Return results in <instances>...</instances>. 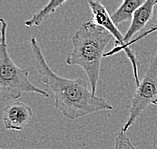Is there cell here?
Masks as SVG:
<instances>
[{
  "mask_svg": "<svg viewBox=\"0 0 157 149\" xmlns=\"http://www.w3.org/2000/svg\"><path fill=\"white\" fill-rule=\"evenodd\" d=\"M29 43L41 82L53 92L55 108L65 117L75 120L95 112L113 110L110 102L104 97L96 96L85 80L61 77L53 72L35 37L30 38Z\"/></svg>",
  "mask_w": 157,
  "mask_h": 149,
  "instance_id": "obj_1",
  "label": "cell"
},
{
  "mask_svg": "<svg viewBox=\"0 0 157 149\" xmlns=\"http://www.w3.org/2000/svg\"><path fill=\"white\" fill-rule=\"evenodd\" d=\"M112 38L105 28L93 21L82 23L71 38L72 51L67 57L66 64L80 66L85 71L93 93L97 89L105 47Z\"/></svg>",
  "mask_w": 157,
  "mask_h": 149,
  "instance_id": "obj_2",
  "label": "cell"
},
{
  "mask_svg": "<svg viewBox=\"0 0 157 149\" xmlns=\"http://www.w3.org/2000/svg\"><path fill=\"white\" fill-rule=\"evenodd\" d=\"M7 22L0 18V96L17 100L23 93H35L49 98L45 90L35 86L29 79V69L19 67L11 58L6 42Z\"/></svg>",
  "mask_w": 157,
  "mask_h": 149,
  "instance_id": "obj_3",
  "label": "cell"
},
{
  "mask_svg": "<svg viewBox=\"0 0 157 149\" xmlns=\"http://www.w3.org/2000/svg\"><path fill=\"white\" fill-rule=\"evenodd\" d=\"M150 105H157V51L151 58L139 85L136 87L129 109V117L122 127V131L127 132L137 118Z\"/></svg>",
  "mask_w": 157,
  "mask_h": 149,
  "instance_id": "obj_4",
  "label": "cell"
},
{
  "mask_svg": "<svg viewBox=\"0 0 157 149\" xmlns=\"http://www.w3.org/2000/svg\"><path fill=\"white\" fill-rule=\"evenodd\" d=\"M87 4L89 6L93 17V22L101 27L105 28L113 38H115V44L114 47L110 51L106 52L104 57H110L114 54H117L118 50L124 46V35L120 32V30L117 28V26L113 23L111 15H109L106 7L101 2L95 1V0H88Z\"/></svg>",
  "mask_w": 157,
  "mask_h": 149,
  "instance_id": "obj_5",
  "label": "cell"
},
{
  "mask_svg": "<svg viewBox=\"0 0 157 149\" xmlns=\"http://www.w3.org/2000/svg\"><path fill=\"white\" fill-rule=\"evenodd\" d=\"M33 116L31 107L25 102L15 101L3 109L2 120L6 130L21 131Z\"/></svg>",
  "mask_w": 157,
  "mask_h": 149,
  "instance_id": "obj_6",
  "label": "cell"
},
{
  "mask_svg": "<svg viewBox=\"0 0 157 149\" xmlns=\"http://www.w3.org/2000/svg\"><path fill=\"white\" fill-rule=\"evenodd\" d=\"M156 5H157V0H146L135 11V13L133 15L131 24H130L127 32L124 35V43H125L124 46L126 44H128L130 41H132V37L134 36V34L141 31L146 26L147 22L149 20H151ZM123 47H121L118 50V52H121V49Z\"/></svg>",
  "mask_w": 157,
  "mask_h": 149,
  "instance_id": "obj_7",
  "label": "cell"
},
{
  "mask_svg": "<svg viewBox=\"0 0 157 149\" xmlns=\"http://www.w3.org/2000/svg\"><path fill=\"white\" fill-rule=\"evenodd\" d=\"M145 1H142V0H124L119 8H117L115 12L111 15V19H112L113 23L117 26L126 21H132L135 11Z\"/></svg>",
  "mask_w": 157,
  "mask_h": 149,
  "instance_id": "obj_8",
  "label": "cell"
},
{
  "mask_svg": "<svg viewBox=\"0 0 157 149\" xmlns=\"http://www.w3.org/2000/svg\"><path fill=\"white\" fill-rule=\"evenodd\" d=\"M66 1L62 0V1H58V0H52L47 3L46 6H44L41 10L32 15V17L25 21V26L27 27H35V26H39L42 22H43L47 17L50 16L55 11L60 8L63 4H65Z\"/></svg>",
  "mask_w": 157,
  "mask_h": 149,
  "instance_id": "obj_9",
  "label": "cell"
},
{
  "mask_svg": "<svg viewBox=\"0 0 157 149\" xmlns=\"http://www.w3.org/2000/svg\"><path fill=\"white\" fill-rule=\"evenodd\" d=\"M157 31V25L156 26H153L152 28H150L149 30H146L145 32H143L142 34H140L138 37H136L135 39L130 41L128 44H126L125 46L121 49V51H124L126 53V56L128 57V59L130 60V62H131V65H132V69H133V76H134V80H135V84H136V87L139 85L140 83V78H139V73H138V62H137V59H136V56L134 54V52L130 49V46H131L132 44L136 43V42H138L139 40L143 39L146 36H148L149 34H151L153 32H156Z\"/></svg>",
  "mask_w": 157,
  "mask_h": 149,
  "instance_id": "obj_10",
  "label": "cell"
},
{
  "mask_svg": "<svg viewBox=\"0 0 157 149\" xmlns=\"http://www.w3.org/2000/svg\"><path fill=\"white\" fill-rule=\"evenodd\" d=\"M114 149H137V148L132 144L127 133L121 130L116 135Z\"/></svg>",
  "mask_w": 157,
  "mask_h": 149,
  "instance_id": "obj_11",
  "label": "cell"
},
{
  "mask_svg": "<svg viewBox=\"0 0 157 149\" xmlns=\"http://www.w3.org/2000/svg\"><path fill=\"white\" fill-rule=\"evenodd\" d=\"M0 149H3V148H0Z\"/></svg>",
  "mask_w": 157,
  "mask_h": 149,
  "instance_id": "obj_12",
  "label": "cell"
}]
</instances>
